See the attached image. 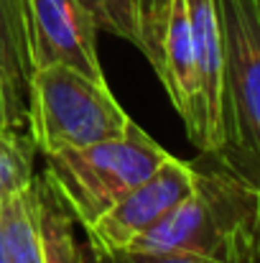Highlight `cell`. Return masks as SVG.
<instances>
[{"mask_svg": "<svg viewBox=\"0 0 260 263\" xmlns=\"http://www.w3.org/2000/svg\"><path fill=\"white\" fill-rule=\"evenodd\" d=\"M130 251L260 263V186L230 172L212 154H202L194 164L191 194Z\"/></svg>", "mask_w": 260, "mask_h": 263, "instance_id": "cell-1", "label": "cell"}, {"mask_svg": "<svg viewBox=\"0 0 260 263\" xmlns=\"http://www.w3.org/2000/svg\"><path fill=\"white\" fill-rule=\"evenodd\" d=\"M171 154L130 120L123 136L82 148L44 154L46 172L72 220L92 225L130 189L146 181Z\"/></svg>", "mask_w": 260, "mask_h": 263, "instance_id": "cell-2", "label": "cell"}, {"mask_svg": "<svg viewBox=\"0 0 260 263\" xmlns=\"http://www.w3.org/2000/svg\"><path fill=\"white\" fill-rule=\"evenodd\" d=\"M222 31V146L212 154L260 186V0H214Z\"/></svg>", "mask_w": 260, "mask_h": 263, "instance_id": "cell-3", "label": "cell"}, {"mask_svg": "<svg viewBox=\"0 0 260 263\" xmlns=\"http://www.w3.org/2000/svg\"><path fill=\"white\" fill-rule=\"evenodd\" d=\"M28 125L36 148L51 154L117 138L130 125V115L105 80H92L72 67L51 64L31 72Z\"/></svg>", "mask_w": 260, "mask_h": 263, "instance_id": "cell-4", "label": "cell"}, {"mask_svg": "<svg viewBox=\"0 0 260 263\" xmlns=\"http://www.w3.org/2000/svg\"><path fill=\"white\" fill-rule=\"evenodd\" d=\"M194 186V164L169 156L146 181L130 189L105 215L87 225L92 251L130 248L141 235L156 228L171 210H176Z\"/></svg>", "mask_w": 260, "mask_h": 263, "instance_id": "cell-5", "label": "cell"}, {"mask_svg": "<svg viewBox=\"0 0 260 263\" xmlns=\"http://www.w3.org/2000/svg\"><path fill=\"white\" fill-rule=\"evenodd\" d=\"M31 69L64 64L105 80L97 54V21L79 0H23Z\"/></svg>", "mask_w": 260, "mask_h": 263, "instance_id": "cell-6", "label": "cell"}, {"mask_svg": "<svg viewBox=\"0 0 260 263\" xmlns=\"http://www.w3.org/2000/svg\"><path fill=\"white\" fill-rule=\"evenodd\" d=\"M194 67L202 100L199 154H217L222 146V31L214 0H186Z\"/></svg>", "mask_w": 260, "mask_h": 263, "instance_id": "cell-7", "label": "cell"}, {"mask_svg": "<svg viewBox=\"0 0 260 263\" xmlns=\"http://www.w3.org/2000/svg\"><path fill=\"white\" fill-rule=\"evenodd\" d=\"M31 54L23 0H0V128L28 123Z\"/></svg>", "mask_w": 260, "mask_h": 263, "instance_id": "cell-8", "label": "cell"}, {"mask_svg": "<svg viewBox=\"0 0 260 263\" xmlns=\"http://www.w3.org/2000/svg\"><path fill=\"white\" fill-rule=\"evenodd\" d=\"M0 233L10 263H44L36 176L26 189L8 197L5 204L0 207Z\"/></svg>", "mask_w": 260, "mask_h": 263, "instance_id": "cell-9", "label": "cell"}, {"mask_svg": "<svg viewBox=\"0 0 260 263\" xmlns=\"http://www.w3.org/2000/svg\"><path fill=\"white\" fill-rule=\"evenodd\" d=\"M38 194V230L44 240V263H85L74 240V220L49 176H36Z\"/></svg>", "mask_w": 260, "mask_h": 263, "instance_id": "cell-10", "label": "cell"}, {"mask_svg": "<svg viewBox=\"0 0 260 263\" xmlns=\"http://www.w3.org/2000/svg\"><path fill=\"white\" fill-rule=\"evenodd\" d=\"M36 143L31 133L21 128H0V207L8 197L26 189L33 181V154Z\"/></svg>", "mask_w": 260, "mask_h": 263, "instance_id": "cell-11", "label": "cell"}, {"mask_svg": "<svg viewBox=\"0 0 260 263\" xmlns=\"http://www.w3.org/2000/svg\"><path fill=\"white\" fill-rule=\"evenodd\" d=\"M171 3L173 0H133L135 46L146 54L156 74H161L164 69V41H166Z\"/></svg>", "mask_w": 260, "mask_h": 263, "instance_id": "cell-12", "label": "cell"}, {"mask_svg": "<svg viewBox=\"0 0 260 263\" xmlns=\"http://www.w3.org/2000/svg\"><path fill=\"white\" fill-rule=\"evenodd\" d=\"M94 263H214L209 258L189 256V253H148V251H92Z\"/></svg>", "mask_w": 260, "mask_h": 263, "instance_id": "cell-13", "label": "cell"}, {"mask_svg": "<svg viewBox=\"0 0 260 263\" xmlns=\"http://www.w3.org/2000/svg\"><path fill=\"white\" fill-rule=\"evenodd\" d=\"M87 10L94 15L97 26L105 31H112V10H110V0H79Z\"/></svg>", "mask_w": 260, "mask_h": 263, "instance_id": "cell-14", "label": "cell"}, {"mask_svg": "<svg viewBox=\"0 0 260 263\" xmlns=\"http://www.w3.org/2000/svg\"><path fill=\"white\" fill-rule=\"evenodd\" d=\"M0 263H10V258H8V251H5V240H3V233H0Z\"/></svg>", "mask_w": 260, "mask_h": 263, "instance_id": "cell-15", "label": "cell"}]
</instances>
